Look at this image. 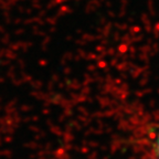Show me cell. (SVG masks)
<instances>
[{
  "instance_id": "6da1fadb",
  "label": "cell",
  "mask_w": 159,
  "mask_h": 159,
  "mask_svg": "<svg viewBox=\"0 0 159 159\" xmlns=\"http://www.w3.org/2000/svg\"><path fill=\"white\" fill-rule=\"evenodd\" d=\"M157 154H158L159 157V135H158V138H157Z\"/></svg>"
}]
</instances>
